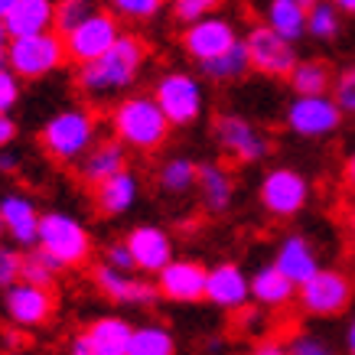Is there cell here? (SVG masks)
I'll list each match as a JSON object with an SVG mask.
<instances>
[{
    "mask_svg": "<svg viewBox=\"0 0 355 355\" xmlns=\"http://www.w3.org/2000/svg\"><path fill=\"white\" fill-rule=\"evenodd\" d=\"M82 336L88 339V345L98 355H128L130 336H134V323H128L124 316H98L82 329Z\"/></svg>",
    "mask_w": 355,
    "mask_h": 355,
    "instance_id": "obj_26",
    "label": "cell"
},
{
    "mask_svg": "<svg viewBox=\"0 0 355 355\" xmlns=\"http://www.w3.org/2000/svg\"><path fill=\"white\" fill-rule=\"evenodd\" d=\"M339 36H343V13H339V7L329 3V0L310 3V10H306V40L336 43Z\"/></svg>",
    "mask_w": 355,
    "mask_h": 355,
    "instance_id": "obj_32",
    "label": "cell"
},
{
    "mask_svg": "<svg viewBox=\"0 0 355 355\" xmlns=\"http://www.w3.org/2000/svg\"><path fill=\"white\" fill-rule=\"evenodd\" d=\"M345 352L355 355V316L349 320V326H345Z\"/></svg>",
    "mask_w": 355,
    "mask_h": 355,
    "instance_id": "obj_48",
    "label": "cell"
},
{
    "mask_svg": "<svg viewBox=\"0 0 355 355\" xmlns=\"http://www.w3.org/2000/svg\"><path fill=\"white\" fill-rule=\"evenodd\" d=\"M118 20H130V23H150L157 20L163 10H166V3L163 0H114L108 7Z\"/></svg>",
    "mask_w": 355,
    "mask_h": 355,
    "instance_id": "obj_35",
    "label": "cell"
},
{
    "mask_svg": "<svg viewBox=\"0 0 355 355\" xmlns=\"http://www.w3.org/2000/svg\"><path fill=\"white\" fill-rule=\"evenodd\" d=\"M124 245L130 248V258H134V270H144V274H160L176 261L173 254V235L160 225H134L124 235Z\"/></svg>",
    "mask_w": 355,
    "mask_h": 355,
    "instance_id": "obj_15",
    "label": "cell"
},
{
    "mask_svg": "<svg viewBox=\"0 0 355 355\" xmlns=\"http://www.w3.org/2000/svg\"><path fill=\"white\" fill-rule=\"evenodd\" d=\"M3 235H7V232H3V222H0V238H3Z\"/></svg>",
    "mask_w": 355,
    "mask_h": 355,
    "instance_id": "obj_53",
    "label": "cell"
},
{
    "mask_svg": "<svg viewBox=\"0 0 355 355\" xmlns=\"http://www.w3.org/2000/svg\"><path fill=\"white\" fill-rule=\"evenodd\" d=\"M153 101L166 114L170 128H193L205 114V85L202 78L186 69H166L153 82Z\"/></svg>",
    "mask_w": 355,
    "mask_h": 355,
    "instance_id": "obj_5",
    "label": "cell"
},
{
    "mask_svg": "<svg viewBox=\"0 0 355 355\" xmlns=\"http://www.w3.org/2000/svg\"><path fill=\"white\" fill-rule=\"evenodd\" d=\"M108 128L111 137L118 140L124 150L134 153H153L170 140V121L153 101V95L144 92H130L121 101H114L108 111Z\"/></svg>",
    "mask_w": 355,
    "mask_h": 355,
    "instance_id": "obj_2",
    "label": "cell"
},
{
    "mask_svg": "<svg viewBox=\"0 0 355 355\" xmlns=\"http://www.w3.org/2000/svg\"><path fill=\"white\" fill-rule=\"evenodd\" d=\"M343 183H345V189L355 196V147L345 153V160H343Z\"/></svg>",
    "mask_w": 355,
    "mask_h": 355,
    "instance_id": "obj_44",
    "label": "cell"
},
{
    "mask_svg": "<svg viewBox=\"0 0 355 355\" xmlns=\"http://www.w3.org/2000/svg\"><path fill=\"white\" fill-rule=\"evenodd\" d=\"M313 199V183L297 166H270L258 183V202L270 218H293Z\"/></svg>",
    "mask_w": 355,
    "mask_h": 355,
    "instance_id": "obj_6",
    "label": "cell"
},
{
    "mask_svg": "<svg viewBox=\"0 0 355 355\" xmlns=\"http://www.w3.org/2000/svg\"><path fill=\"white\" fill-rule=\"evenodd\" d=\"M196 189H199V202H202L205 212L212 216H222L232 209L235 202V176L225 163L216 160H202L199 163V180H196Z\"/></svg>",
    "mask_w": 355,
    "mask_h": 355,
    "instance_id": "obj_23",
    "label": "cell"
},
{
    "mask_svg": "<svg viewBox=\"0 0 355 355\" xmlns=\"http://www.w3.org/2000/svg\"><path fill=\"white\" fill-rule=\"evenodd\" d=\"M251 355H291V345L277 336H268V339H258L251 345Z\"/></svg>",
    "mask_w": 355,
    "mask_h": 355,
    "instance_id": "obj_42",
    "label": "cell"
},
{
    "mask_svg": "<svg viewBox=\"0 0 355 355\" xmlns=\"http://www.w3.org/2000/svg\"><path fill=\"white\" fill-rule=\"evenodd\" d=\"M212 134H216L218 150L241 166H251V163H261L270 157V137L245 114H235V111L218 114L212 124Z\"/></svg>",
    "mask_w": 355,
    "mask_h": 355,
    "instance_id": "obj_9",
    "label": "cell"
},
{
    "mask_svg": "<svg viewBox=\"0 0 355 355\" xmlns=\"http://www.w3.org/2000/svg\"><path fill=\"white\" fill-rule=\"evenodd\" d=\"M124 170H128V150H124L114 137H101L95 144V150L88 153L85 160L76 166L78 180H82L88 189L105 186L108 180H114V176L124 173Z\"/></svg>",
    "mask_w": 355,
    "mask_h": 355,
    "instance_id": "obj_21",
    "label": "cell"
},
{
    "mask_svg": "<svg viewBox=\"0 0 355 355\" xmlns=\"http://www.w3.org/2000/svg\"><path fill=\"white\" fill-rule=\"evenodd\" d=\"M176 352H180L176 336H173V329H166L163 323H140V326H134L128 355H176Z\"/></svg>",
    "mask_w": 355,
    "mask_h": 355,
    "instance_id": "obj_30",
    "label": "cell"
},
{
    "mask_svg": "<svg viewBox=\"0 0 355 355\" xmlns=\"http://www.w3.org/2000/svg\"><path fill=\"white\" fill-rule=\"evenodd\" d=\"M205 300L212 303L216 310H225V313L248 310V303H251V277L235 261H218L216 268H209Z\"/></svg>",
    "mask_w": 355,
    "mask_h": 355,
    "instance_id": "obj_16",
    "label": "cell"
},
{
    "mask_svg": "<svg viewBox=\"0 0 355 355\" xmlns=\"http://www.w3.org/2000/svg\"><path fill=\"white\" fill-rule=\"evenodd\" d=\"M336 7L343 17H355V0H336Z\"/></svg>",
    "mask_w": 355,
    "mask_h": 355,
    "instance_id": "obj_50",
    "label": "cell"
},
{
    "mask_svg": "<svg viewBox=\"0 0 355 355\" xmlns=\"http://www.w3.org/2000/svg\"><path fill=\"white\" fill-rule=\"evenodd\" d=\"M355 300V280L345 274L343 268H323L313 280H306L297 293V303L306 316H339L352 306Z\"/></svg>",
    "mask_w": 355,
    "mask_h": 355,
    "instance_id": "obj_8",
    "label": "cell"
},
{
    "mask_svg": "<svg viewBox=\"0 0 355 355\" xmlns=\"http://www.w3.org/2000/svg\"><path fill=\"white\" fill-rule=\"evenodd\" d=\"M345 114L333 101V95L323 98H291V105L284 108V124L291 134L303 140H323L343 130Z\"/></svg>",
    "mask_w": 355,
    "mask_h": 355,
    "instance_id": "obj_12",
    "label": "cell"
},
{
    "mask_svg": "<svg viewBox=\"0 0 355 355\" xmlns=\"http://www.w3.org/2000/svg\"><path fill=\"white\" fill-rule=\"evenodd\" d=\"M69 62V49H65V40L59 33H43V36H26V40H13L10 53H7V69L20 78H46L59 72L62 65Z\"/></svg>",
    "mask_w": 355,
    "mask_h": 355,
    "instance_id": "obj_7",
    "label": "cell"
},
{
    "mask_svg": "<svg viewBox=\"0 0 355 355\" xmlns=\"http://www.w3.org/2000/svg\"><path fill=\"white\" fill-rule=\"evenodd\" d=\"M20 78L13 76L10 69H0V114H10L20 101Z\"/></svg>",
    "mask_w": 355,
    "mask_h": 355,
    "instance_id": "obj_40",
    "label": "cell"
},
{
    "mask_svg": "<svg viewBox=\"0 0 355 355\" xmlns=\"http://www.w3.org/2000/svg\"><path fill=\"white\" fill-rule=\"evenodd\" d=\"M333 101L339 105V111H343L345 118H355V62L345 65L343 72H336Z\"/></svg>",
    "mask_w": 355,
    "mask_h": 355,
    "instance_id": "obj_37",
    "label": "cell"
},
{
    "mask_svg": "<svg viewBox=\"0 0 355 355\" xmlns=\"http://www.w3.org/2000/svg\"><path fill=\"white\" fill-rule=\"evenodd\" d=\"M62 264L59 261H53L46 251H40V248H33V251H26V258H23V284H33V287H43V291H53L55 277L62 274Z\"/></svg>",
    "mask_w": 355,
    "mask_h": 355,
    "instance_id": "obj_33",
    "label": "cell"
},
{
    "mask_svg": "<svg viewBox=\"0 0 355 355\" xmlns=\"http://www.w3.org/2000/svg\"><path fill=\"white\" fill-rule=\"evenodd\" d=\"M245 49H248V59H251V72L258 76H268V78H291L293 69L300 65V53L297 46L280 40L277 33L261 23H251L245 30Z\"/></svg>",
    "mask_w": 355,
    "mask_h": 355,
    "instance_id": "obj_10",
    "label": "cell"
},
{
    "mask_svg": "<svg viewBox=\"0 0 355 355\" xmlns=\"http://www.w3.org/2000/svg\"><path fill=\"white\" fill-rule=\"evenodd\" d=\"M205 280H209V268L202 261L193 258H176L166 270L157 274V291L160 300L170 303H199L205 300Z\"/></svg>",
    "mask_w": 355,
    "mask_h": 355,
    "instance_id": "obj_17",
    "label": "cell"
},
{
    "mask_svg": "<svg viewBox=\"0 0 355 355\" xmlns=\"http://www.w3.org/2000/svg\"><path fill=\"white\" fill-rule=\"evenodd\" d=\"M92 280L95 287L111 303H124V306H153L160 300V291L153 280H144V277H134V274H121V270L108 268V264H98L92 270Z\"/></svg>",
    "mask_w": 355,
    "mask_h": 355,
    "instance_id": "obj_18",
    "label": "cell"
},
{
    "mask_svg": "<svg viewBox=\"0 0 355 355\" xmlns=\"http://www.w3.org/2000/svg\"><path fill=\"white\" fill-rule=\"evenodd\" d=\"M7 345H20V336H17V333H7Z\"/></svg>",
    "mask_w": 355,
    "mask_h": 355,
    "instance_id": "obj_52",
    "label": "cell"
},
{
    "mask_svg": "<svg viewBox=\"0 0 355 355\" xmlns=\"http://www.w3.org/2000/svg\"><path fill=\"white\" fill-rule=\"evenodd\" d=\"M306 10L310 3H300V0H270L264 7V26L297 46L300 40H306Z\"/></svg>",
    "mask_w": 355,
    "mask_h": 355,
    "instance_id": "obj_27",
    "label": "cell"
},
{
    "mask_svg": "<svg viewBox=\"0 0 355 355\" xmlns=\"http://www.w3.org/2000/svg\"><path fill=\"white\" fill-rule=\"evenodd\" d=\"M287 345H291V355H336V349L326 343L323 336L306 333V329L293 333L291 339H287Z\"/></svg>",
    "mask_w": 355,
    "mask_h": 355,
    "instance_id": "obj_39",
    "label": "cell"
},
{
    "mask_svg": "<svg viewBox=\"0 0 355 355\" xmlns=\"http://www.w3.org/2000/svg\"><path fill=\"white\" fill-rule=\"evenodd\" d=\"M23 258H26V251L10 248V245H0V291L3 293L23 280Z\"/></svg>",
    "mask_w": 355,
    "mask_h": 355,
    "instance_id": "obj_36",
    "label": "cell"
},
{
    "mask_svg": "<svg viewBox=\"0 0 355 355\" xmlns=\"http://www.w3.org/2000/svg\"><path fill=\"white\" fill-rule=\"evenodd\" d=\"M98 7H92L88 0H62V3H55V23H53V30L59 33V36H72V33L82 26V23L95 13Z\"/></svg>",
    "mask_w": 355,
    "mask_h": 355,
    "instance_id": "obj_34",
    "label": "cell"
},
{
    "mask_svg": "<svg viewBox=\"0 0 355 355\" xmlns=\"http://www.w3.org/2000/svg\"><path fill=\"white\" fill-rule=\"evenodd\" d=\"M101 264H108V268L121 270V274H130V270H134V258H130V248L124 245V238L105 245V261H101Z\"/></svg>",
    "mask_w": 355,
    "mask_h": 355,
    "instance_id": "obj_41",
    "label": "cell"
},
{
    "mask_svg": "<svg viewBox=\"0 0 355 355\" xmlns=\"http://www.w3.org/2000/svg\"><path fill=\"white\" fill-rule=\"evenodd\" d=\"M0 222H3V232L13 238L17 248H26V251L36 248L43 212L36 209V202H33L30 196H23V193L3 196V199H0Z\"/></svg>",
    "mask_w": 355,
    "mask_h": 355,
    "instance_id": "obj_20",
    "label": "cell"
},
{
    "mask_svg": "<svg viewBox=\"0 0 355 355\" xmlns=\"http://www.w3.org/2000/svg\"><path fill=\"white\" fill-rule=\"evenodd\" d=\"M20 128H17V121L10 114H0V150H10V144L17 140Z\"/></svg>",
    "mask_w": 355,
    "mask_h": 355,
    "instance_id": "obj_43",
    "label": "cell"
},
{
    "mask_svg": "<svg viewBox=\"0 0 355 355\" xmlns=\"http://www.w3.org/2000/svg\"><path fill=\"white\" fill-rule=\"evenodd\" d=\"M36 248L46 251L49 258L59 261L69 270V268L88 264L92 251H95V241H92V232H88V225L78 216L62 212V209H53V212H43Z\"/></svg>",
    "mask_w": 355,
    "mask_h": 355,
    "instance_id": "obj_4",
    "label": "cell"
},
{
    "mask_svg": "<svg viewBox=\"0 0 355 355\" xmlns=\"http://www.w3.org/2000/svg\"><path fill=\"white\" fill-rule=\"evenodd\" d=\"M137 199H140V180L134 170L118 173L114 180H108L105 186L95 189V209L108 218L128 216L130 209L137 205Z\"/></svg>",
    "mask_w": 355,
    "mask_h": 355,
    "instance_id": "obj_25",
    "label": "cell"
},
{
    "mask_svg": "<svg viewBox=\"0 0 355 355\" xmlns=\"http://www.w3.org/2000/svg\"><path fill=\"white\" fill-rule=\"evenodd\" d=\"M101 140V121L92 108L82 105H69L59 108L53 118L40 128V147L49 160L55 163H82L88 153L95 150V144Z\"/></svg>",
    "mask_w": 355,
    "mask_h": 355,
    "instance_id": "obj_3",
    "label": "cell"
},
{
    "mask_svg": "<svg viewBox=\"0 0 355 355\" xmlns=\"http://www.w3.org/2000/svg\"><path fill=\"white\" fill-rule=\"evenodd\" d=\"M55 3L53 0H13L10 13L3 17V26L10 40H26V36H43L53 33Z\"/></svg>",
    "mask_w": 355,
    "mask_h": 355,
    "instance_id": "obj_24",
    "label": "cell"
},
{
    "mask_svg": "<svg viewBox=\"0 0 355 355\" xmlns=\"http://www.w3.org/2000/svg\"><path fill=\"white\" fill-rule=\"evenodd\" d=\"M293 88V98H323L333 95V69L326 65V59H300V65L293 69V76L287 78Z\"/></svg>",
    "mask_w": 355,
    "mask_h": 355,
    "instance_id": "obj_28",
    "label": "cell"
},
{
    "mask_svg": "<svg viewBox=\"0 0 355 355\" xmlns=\"http://www.w3.org/2000/svg\"><path fill=\"white\" fill-rule=\"evenodd\" d=\"M196 180H199V163L189 157H170L160 163L157 173V183L166 196H186L189 189H196Z\"/></svg>",
    "mask_w": 355,
    "mask_h": 355,
    "instance_id": "obj_31",
    "label": "cell"
},
{
    "mask_svg": "<svg viewBox=\"0 0 355 355\" xmlns=\"http://www.w3.org/2000/svg\"><path fill=\"white\" fill-rule=\"evenodd\" d=\"M241 36L245 33L238 30V23L228 13H209L205 20L193 23V26H186L180 33V46L193 62L205 65L218 59V55H225L228 49H235L241 43Z\"/></svg>",
    "mask_w": 355,
    "mask_h": 355,
    "instance_id": "obj_11",
    "label": "cell"
},
{
    "mask_svg": "<svg viewBox=\"0 0 355 355\" xmlns=\"http://www.w3.org/2000/svg\"><path fill=\"white\" fill-rule=\"evenodd\" d=\"M345 228H349V235L355 238V199L349 202V209H345Z\"/></svg>",
    "mask_w": 355,
    "mask_h": 355,
    "instance_id": "obj_49",
    "label": "cell"
},
{
    "mask_svg": "<svg viewBox=\"0 0 355 355\" xmlns=\"http://www.w3.org/2000/svg\"><path fill=\"white\" fill-rule=\"evenodd\" d=\"M251 72V59H248V49H245V40L235 46V49H228L225 55H218L212 62L199 65V76L205 82H216V85H228V82H238V78H245Z\"/></svg>",
    "mask_w": 355,
    "mask_h": 355,
    "instance_id": "obj_29",
    "label": "cell"
},
{
    "mask_svg": "<svg viewBox=\"0 0 355 355\" xmlns=\"http://www.w3.org/2000/svg\"><path fill=\"white\" fill-rule=\"evenodd\" d=\"M128 30H121V20L111 10H101L98 7L92 17H88L82 26H78L72 36H65V49H69V62L76 65H88L101 59L105 53H111L118 40Z\"/></svg>",
    "mask_w": 355,
    "mask_h": 355,
    "instance_id": "obj_13",
    "label": "cell"
},
{
    "mask_svg": "<svg viewBox=\"0 0 355 355\" xmlns=\"http://www.w3.org/2000/svg\"><path fill=\"white\" fill-rule=\"evenodd\" d=\"M3 313L13 329H40L55 316V297L53 291L33 287V284H17L3 293Z\"/></svg>",
    "mask_w": 355,
    "mask_h": 355,
    "instance_id": "obj_14",
    "label": "cell"
},
{
    "mask_svg": "<svg viewBox=\"0 0 355 355\" xmlns=\"http://www.w3.org/2000/svg\"><path fill=\"white\" fill-rule=\"evenodd\" d=\"M10 3H13V0H0V20H3V17L10 13Z\"/></svg>",
    "mask_w": 355,
    "mask_h": 355,
    "instance_id": "obj_51",
    "label": "cell"
},
{
    "mask_svg": "<svg viewBox=\"0 0 355 355\" xmlns=\"http://www.w3.org/2000/svg\"><path fill=\"white\" fill-rule=\"evenodd\" d=\"M216 10H218L216 0H176V3L170 7L173 20L183 23V30L186 26H193V23H199V20H205L209 13H216Z\"/></svg>",
    "mask_w": 355,
    "mask_h": 355,
    "instance_id": "obj_38",
    "label": "cell"
},
{
    "mask_svg": "<svg viewBox=\"0 0 355 355\" xmlns=\"http://www.w3.org/2000/svg\"><path fill=\"white\" fill-rule=\"evenodd\" d=\"M10 33H7V26H3V20H0V69H7V53H10Z\"/></svg>",
    "mask_w": 355,
    "mask_h": 355,
    "instance_id": "obj_46",
    "label": "cell"
},
{
    "mask_svg": "<svg viewBox=\"0 0 355 355\" xmlns=\"http://www.w3.org/2000/svg\"><path fill=\"white\" fill-rule=\"evenodd\" d=\"M69 355H98L92 345H88V339L82 333L72 336V343H69Z\"/></svg>",
    "mask_w": 355,
    "mask_h": 355,
    "instance_id": "obj_45",
    "label": "cell"
},
{
    "mask_svg": "<svg viewBox=\"0 0 355 355\" xmlns=\"http://www.w3.org/2000/svg\"><path fill=\"white\" fill-rule=\"evenodd\" d=\"M270 264H274L284 277L291 280V284H297V287H303L306 280H313L320 270H323L320 254H316V245H313L303 232H293V235L280 238Z\"/></svg>",
    "mask_w": 355,
    "mask_h": 355,
    "instance_id": "obj_19",
    "label": "cell"
},
{
    "mask_svg": "<svg viewBox=\"0 0 355 355\" xmlns=\"http://www.w3.org/2000/svg\"><path fill=\"white\" fill-rule=\"evenodd\" d=\"M20 166V157L13 150H0V173H17Z\"/></svg>",
    "mask_w": 355,
    "mask_h": 355,
    "instance_id": "obj_47",
    "label": "cell"
},
{
    "mask_svg": "<svg viewBox=\"0 0 355 355\" xmlns=\"http://www.w3.org/2000/svg\"><path fill=\"white\" fill-rule=\"evenodd\" d=\"M297 293H300V287L291 284L274 264H261V268L251 274V303L264 313L287 310L291 303H297Z\"/></svg>",
    "mask_w": 355,
    "mask_h": 355,
    "instance_id": "obj_22",
    "label": "cell"
},
{
    "mask_svg": "<svg viewBox=\"0 0 355 355\" xmlns=\"http://www.w3.org/2000/svg\"><path fill=\"white\" fill-rule=\"evenodd\" d=\"M150 55V46L140 33H124L118 46L105 53L101 59L88 65H78L76 72V88L88 101H121L134 82H137L140 69Z\"/></svg>",
    "mask_w": 355,
    "mask_h": 355,
    "instance_id": "obj_1",
    "label": "cell"
}]
</instances>
